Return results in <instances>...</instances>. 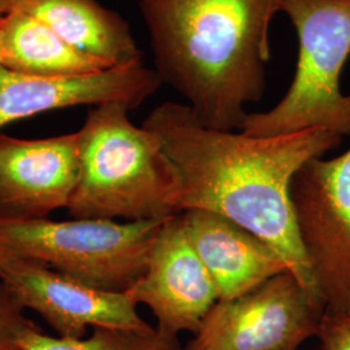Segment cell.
I'll return each instance as SVG.
<instances>
[{"mask_svg": "<svg viewBox=\"0 0 350 350\" xmlns=\"http://www.w3.org/2000/svg\"><path fill=\"white\" fill-rule=\"evenodd\" d=\"M142 126L160 137L174 165L179 213L208 211L247 228L274 247L304 288L321 299L299 238L291 185L305 163L335 150L341 137L325 129L275 137L214 130L175 101L153 108Z\"/></svg>", "mask_w": 350, "mask_h": 350, "instance_id": "6da1fadb", "label": "cell"}, {"mask_svg": "<svg viewBox=\"0 0 350 350\" xmlns=\"http://www.w3.org/2000/svg\"><path fill=\"white\" fill-rule=\"evenodd\" d=\"M154 70L201 125L241 130L262 99L276 0H137Z\"/></svg>", "mask_w": 350, "mask_h": 350, "instance_id": "7a4b0ae2", "label": "cell"}, {"mask_svg": "<svg viewBox=\"0 0 350 350\" xmlns=\"http://www.w3.org/2000/svg\"><path fill=\"white\" fill-rule=\"evenodd\" d=\"M122 101L88 111L78 134L79 173L68 204L78 219L125 222L179 214V178L160 137L135 126Z\"/></svg>", "mask_w": 350, "mask_h": 350, "instance_id": "3957f363", "label": "cell"}, {"mask_svg": "<svg viewBox=\"0 0 350 350\" xmlns=\"http://www.w3.org/2000/svg\"><path fill=\"white\" fill-rule=\"evenodd\" d=\"M297 36V64L286 95L266 112L248 113L240 131L275 137L308 129L350 135V95L341 75L350 57V0H276Z\"/></svg>", "mask_w": 350, "mask_h": 350, "instance_id": "277c9868", "label": "cell"}, {"mask_svg": "<svg viewBox=\"0 0 350 350\" xmlns=\"http://www.w3.org/2000/svg\"><path fill=\"white\" fill-rule=\"evenodd\" d=\"M163 221H0V250L44 263L88 287L125 293L144 274Z\"/></svg>", "mask_w": 350, "mask_h": 350, "instance_id": "5b68a950", "label": "cell"}, {"mask_svg": "<svg viewBox=\"0 0 350 350\" xmlns=\"http://www.w3.org/2000/svg\"><path fill=\"white\" fill-rule=\"evenodd\" d=\"M291 201L325 309H350V148L305 163L292 180Z\"/></svg>", "mask_w": 350, "mask_h": 350, "instance_id": "8992f818", "label": "cell"}, {"mask_svg": "<svg viewBox=\"0 0 350 350\" xmlns=\"http://www.w3.org/2000/svg\"><path fill=\"white\" fill-rule=\"evenodd\" d=\"M323 301L291 271L230 300H218L183 350H299L317 336Z\"/></svg>", "mask_w": 350, "mask_h": 350, "instance_id": "52a82bcc", "label": "cell"}, {"mask_svg": "<svg viewBox=\"0 0 350 350\" xmlns=\"http://www.w3.org/2000/svg\"><path fill=\"white\" fill-rule=\"evenodd\" d=\"M0 284L23 309L39 314L65 338H83L88 328L150 329L127 293L88 287L44 263L0 250Z\"/></svg>", "mask_w": 350, "mask_h": 350, "instance_id": "ba28073f", "label": "cell"}, {"mask_svg": "<svg viewBox=\"0 0 350 350\" xmlns=\"http://www.w3.org/2000/svg\"><path fill=\"white\" fill-rule=\"evenodd\" d=\"M126 293L137 305L147 306L156 327L165 332L178 336L199 331L219 292L191 245L179 214L163 221L144 274Z\"/></svg>", "mask_w": 350, "mask_h": 350, "instance_id": "9c48e42d", "label": "cell"}, {"mask_svg": "<svg viewBox=\"0 0 350 350\" xmlns=\"http://www.w3.org/2000/svg\"><path fill=\"white\" fill-rule=\"evenodd\" d=\"M79 173L78 134L18 139L0 134V221H34L68 208Z\"/></svg>", "mask_w": 350, "mask_h": 350, "instance_id": "30bf717a", "label": "cell"}, {"mask_svg": "<svg viewBox=\"0 0 350 350\" xmlns=\"http://www.w3.org/2000/svg\"><path fill=\"white\" fill-rule=\"evenodd\" d=\"M161 86L160 75L143 63L70 77L17 75L0 66V129L40 113L78 105L122 101L134 111Z\"/></svg>", "mask_w": 350, "mask_h": 350, "instance_id": "8fae6325", "label": "cell"}, {"mask_svg": "<svg viewBox=\"0 0 350 350\" xmlns=\"http://www.w3.org/2000/svg\"><path fill=\"white\" fill-rule=\"evenodd\" d=\"M179 217L191 245L218 288L219 300L245 295L289 271L274 247L219 214L192 209Z\"/></svg>", "mask_w": 350, "mask_h": 350, "instance_id": "7c38bea8", "label": "cell"}, {"mask_svg": "<svg viewBox=\"0 0 350 350\" xmlns=\"http://www.w3.org/2000/svg\"><path fill=\"white\" fill-rule=\"evenodd\" d=\"M14 8L46 24L73 50L109 68L143 63L129 23L96 0H21Z\"/></svg>", "mask_w": 350, "mask_h": 350, "instance_id": "4fadbf2b", "label": "cell"}, {"mask_svg": "<svg viewBox=\"0 0 350 350\" xmlns=\"http://www.w3.org/2000/svg\"><path fill=\"white\" fill-rule=\"evenodd\" d=\"M0 66L34 77H70L111 69L73 50L49 26L18 8L0 17Z\"/></svg>", "mask_w": 350, "mask_h": 350, "instance_id": "5bb4252c", "label": "cell"}, {"mask_svg": "<svg viewBox=\"0 0 350 350\" xmlns=\"http://www.w3.org/2000/svg\"><path fill=\"white\" fill-rule=\"evenodd\" d=\"M20 350H183L179 338L157 327L124 329L95 327L88 338H65L46 334L34 322L18 338Z\"/></svg>", "mask_w": 350, "mask_h": 350, "instance_id": "9a60e30c", "label": "cell"}, {"mask_svg": "<svg viewBox=\"0 0 350 350\" xmlns=\"http://www.w3.org/2000/svg\"><path fill=\"white\" fill-rule=\"evenodd\" d=\"M31 323L23 306L0 284V350H20V335Z\"/></svg>", "mask_w": 350, "mask_h": 350, "instance_id": "2e32d148", "label": "cell"}, {"mask_svg": "<svg viewBox=\"0 0 350 350\" xmlns=\"http://www.w3.org/2000/svg\"><path fill=\"white\" fill-rule=\"evenodd\" d=\"M318 350H350V309L327 310L321 318Z\"/></svg>", "mask_w": 350, "mask_h": 350, "instance_id": "e0dca14e", "label": "cell"}, {"mask_svg": "<svg viewBox=\"0 0 350 350\" xmlns=\"http://www.w3.org/2000/svg\"><path fill=\"white\" fill-rule=\"evenodd\" d=\"M21 0H0V17L5 13L12 11L13 8L20 3Z\"/></svg>", "mask_w": 350, "mask_h": 350, "instance_id": "ac0fdd59", "label": "cell"}, {"mask_svg": "<svg viewBox=\"0 0 350 350\" xmlns=\"http://www.w3.org/2000/svg\"><path fill=\"white\" fill-rule=\"evenodd\" d=\"M317 350H318V349H317Z\"/></svg>", "mask_w": 350, "mask_h": 350, "instance_id": "d6986e66", "label": "cell"}]
</instances>
